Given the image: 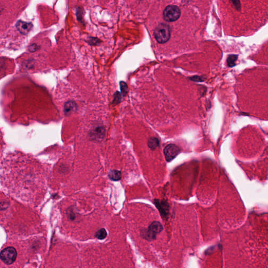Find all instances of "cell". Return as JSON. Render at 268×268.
<instances>
[{"label":"cell","mask_w":268,"mask_h":268,"mask_svg":"<svg viewBox=\"0 0 268 268\" xmlns=\"http://www.w3.org/2000/svg\"><path fill=\"white\" fill-rule=\"evenodd\" d=\"M154 34L158 43L160 44L166 43L170 38V27L165 24H160L155 29Z\"/></svg>","instance_id":"obj_1"},{"label":"cell","mask_w":268,"mask_h":268,"mask_svg":"<svg viewBox=\"0 0 268 268\" xmlns=\"http://www.w3.org/2000/svg\"><path fill=\"white\" fill-rule=\"evenodd\" d=\"M163 229L162 226L158 221H154L151 224L148 229L142 231V235L148 240L155 239L156 234L160 233Z\"/></svg>","instance_id":"obj_2"},{"label":"cell","mask_w":268,"mask_h":268,"mask_svg":"<svg viewBox=\"0 0 268 268\" xmlns=\"http://www.w3.org/2000/svg\"><path fill=\"white\" fill-rule=\"evenodd\" d=\"M181 15V11L178 7L175 5H169L163 11V18L166 21H175Z\"/></svg>","instance_id":"obj_3"},{"label":"cell","mask_w":268,"mask_h":268,"mask_svg":"<svg viewBox=\"0 0 268 268\" xmlns=\"http://www.w3.org/2000/svg\"><path fill=\"white\" fill-rule=\"evenodd\" d=\"M0 257L1 260L5 264H11L15 261L17 257V251L14 247H7L2 250Z\"/></svg>","instance_id":"obj_4"},{"label":"cell","mask_w":268,"mask_h":268,"mask_svg":"<svg viewBox=\"0 0 268 268\" xmlns=\"http://www.w3.org/2000/svg\"><path fill=\"white\" fill-rule=\"evenodd\" d=\"M180 152L179 147L174 144H170L165 147L164 149V154L165 159L168 162L172 161L178 155Z\"/></svg>","instance_id":"obj_5"},{"label":"cell","mask_w":268,"mask_h":268,"mask_svg":"<svg viewBox=\"0 0 268 268\" xmlns=\"http://www.w3.org/2000/svg\"><path fill=\"white\" fill-rule=\"evenodd\" d=\"M33 27L31 23H27L22 21H18L16 24V27L21 33L26 35L29 33Z\"/></svg>","instance_id":"obj_6"},{"label":"cell","mask_w":268,"mask_h":268,"mask_svg":"<svg viewBox=\"0 0 268 268\" xmlns=\"http://www.w3.org/2000/svg\"><path fill=\"white\" fill-rule=\"evenodd\" d=\"M155 203L159 210L161 215L163 217H166L169 213V206L167 203L161 201L155 200Z\"/></svg>","instance_id":"obj_7"},{"label":"cell","mask_w":268,"mask_h":268,"mask_svg":"<svg viewBox=\"0 0 268 268\" xmlns=\"http://www.w3.org/2000/svg\"><path fill=\"white\" fill-rule=\"evenodd\" d=\"M109 177L113 181H118L121 178V172L118 170H111L109 173Z\"/></svg>","instance_id":"obj_8"},{"label":"cell","mask_w":268,"mask_h":268,"mask_svg":"<svg viewBox=\"0 0 268 268\" xmlns=\"http://www.w3.org/2000/svg\"><path fill=\"white\" fill-rule=\"evenodd\" d=\"M159 144V140L155 137H150L148 142V145L149 147L152 149H155L157 147Z\"/></svg>","instance_id":"obj_9"},{"label":"cell","mask_w":268,"mask_h":268,"mask_svg":"<svg viewBox=\"0 0 268 268\" xmlns=\"http://www.w3.org/2000/svg\"><path fill=\"white\" fill-rule=\"evenodd\" d=\"M238 58V56L235 54H231L228 57L227 59V65L229 67H233L235 66V62L236 61Z\"/></svg>","instance_id":"obj_10"},{"label":"cell","mask_w":268,"mask_h":268,"mask_svg":"<svg viewBox=\"0 0 268 268\" xmlns=\"http://www.w3.org/2000/svg\"><path fill=\"white\" fill-rule=\"evenodd\" d=\"M104 133V130L102 127H96V128H95V130H94V132H93V137L95 138L96 137L99 138V136H98V135H99V136H100L99 138H100L101 137H103Z\"/></svg>","instance_id":"obj_11"},{"label":"cell","mask_w":268,"mask_h":268,"mask_svg":"<svg viewBox=\"0 0 268 268\" xmlns=\"http://www.w3.org/2000/svg\"><path fill=\"white\" fill-rule=\"evenodd\" d=\"M107 236V233L104 228H102L95 234V237L99 239H105Z\"/></svg>","instance_id":"obj_12"},{"label":"cell","mask_w":268,"mask_h":268,"mask_svg":"<svg viewBox=\"0 0 268 268\" xmlns=\"http://www.w3.org/2000/svg\"><path fill=\"white\" fill-rule=\"evenodd\" d=\"M75 107H76L75 103L72 102H68L64 106L65 112H66V113L70 112L71 111H72L75 108Z\"/></svg>","instance_id":"obj_13"},{"label":"cell","mask_w":268,"mask_h":268,"mask_svg":"<svg viewBox=\"0 0 268 268\" xmlns=\"http://www.w3.org/2000/svg\"><path fill=\"white\" fill-rule=\"evenodd\" d=\"M87 42L91 45H97L100 43V40L95 37H88Z\"/></svg>","instance_id":"obj_14"},{"label":"cell","mask_w":268,"mask_h":268,"mask_svg":"<svg viewBox=\"0 0 268 268\" xmlns=\"http://www.w3.org/2000/svg\"><path fill=\"white\" fill-rule=\"evenodd\" d=\"M120 86H121V92H122L123 95H125L128 91V87H127L126 84L124 82L121 81L120 82Z\"/></svg>","instance_id":"obj_15"},{"label":"cell","mask_w":268,"mask_h":268,"mask_svg":"<svg viewBox=\"0 0 268 268\" xmlns=\"http://www.w3.org/2000/svg\"><path fill=\"white\" fill-rule=\"evenodd\" d=\"M38 46L36 44H31L28 47V49L31 52H35L38 50Z\"/></svg>","instance_id":"obj_16"},{"label":"cell","mask_w":268,"mask_h":268,"mask_svg":"<svg viewBox=\"0 0 268 268\" xmlns=\"http://www.w3.org/2000/svg\"><path fill=\"white\" fill-rule=\"evenodd\" d=\"M121 100V95L119 93V92H116V93L115 94L114 101L117 103H119Z\"/></svg>","instance_id":"obj_17"},{"label":"cell","mask_w":268,"mask_h":268,"mask_svg":"<svg viewBox=\"0 0 268 268\" xmlns=\"http://www.w3.org/2000/svg\"><path fill=\"white\" fill-rule=\"evenodd\" d=\"M191 79L193 80V81L197 82L203 81L204 80H203V78L201 77H198V76H195V77H193L192 78H191Z\"/></svg>","instance_id":"obj_18"},{"label":"cell","mask_w":268,"mask_h":268,"mask_svg":"<svg viewBox=\"0 0 268 268\" xmlns=\"http://www.w3.org/2000/svg\"><path fill=\"white\" fill-rule=\"evenodd\" d=\"M233 2L234 4L235 5V6L237 8V9L239 8V6H240L239 0H233Z\"/></svg>","instance_id":"obj_19"},{"label":"cell","mask_w":268,"mask_h":268,"mask_svg":"<svg viewBox=\"0 0 268 268\" xmlns=\"http://www.w3.org/2000/svg\"><path fill=\"white\" fill-rule=\"evenodd\" d=\"M79 10V11H77V14H79V15L77 16V18H78V20H79V21H81L82 20V16H81V13L82 12L81 11V9H78Z\"/></svg>","instance_id":"obj_20"}]
</instances>
